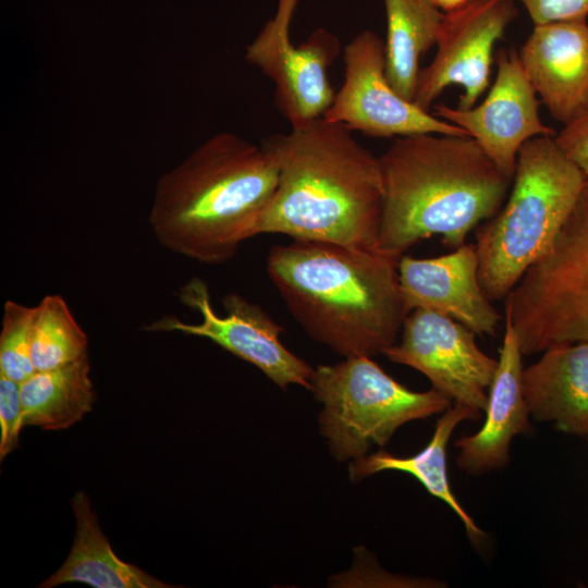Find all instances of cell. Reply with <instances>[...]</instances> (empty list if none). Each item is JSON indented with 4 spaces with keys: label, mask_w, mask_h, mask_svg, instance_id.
<instances>
[{
    "label": "cell",
    "mask_w": 588,
    "mask_h": 588,
    "mask_svg": "<svg viewBox=\"0 0 588 588\" xmlns=\"http://www.w3.org/2000/svg\"><path fill=\"white\" fill-rule=\"evenodd\" d=\"M534 25L586 19L588 0H519Z\"/></svg>",
    "instance_id": "obj_25"
},
{
    "label": "cell",
    "mask_w": 588,
    "mask_h": 588,
    "mask_svg": "<svg viewBox=\"0 0 588 588\" xmlns=\"http://www.w3.org/2000/svg\"><path fill=\"white\" fill-rule=\"evenodd\" d=\"M87 334L61 295L48 294L34 306L30 352L36 371L71 364L87 355Z\"/></svg>",
    "instance_id": "obj_22"
},
{
    "label": "cell",
    "mask_w": 588,
    "mask_h": 588,
    "mask_svg": "<svg viewBox=\"0 0 588 588\" xmlns=\"http://www.w3.org/2000/svg\"><path fill=\"white\" fill-rule=\"evenodd\" d=\"M523 352L517 334L504 318V334L498 366L488 391L486 417L474 434L455 441L457 467L466 474L481 475L503 467L509 461L513 439L529 428L522 372Z\"/></svg>",
    "instance_id": "obj_16"
},
{
    "label": "cell",
    "mask_w": 588,
    "mask_h": 588,
    "mask_svg": "<svg viewBox=\"0 0 588 588\" xmlns=\"http://www.w3.org/2000/svg\"><path fill=\"white\" fill-rule=\"evenodd\" d=\"M523 368L522 385L530 416L559 430L588 436V342L563 343Z\"/></svg>",
    "instance_id": "obj_17"
},
{
    "label": "cell",
    "mask_w": 588,
    "mask_h": 588,
    "mask_svg": "<svg viewBox=\"0 0 588 588\" xmlns=\"http://www.w3.org/2000/svg\"><path fill=\"white\" fill-rule=\"evenodd\" d=\"M344 82L323 118L372 137L420 133L468 136L467 133L403 98L385 72V45L364 30L344 48Z\"/></svg>",
    "instance_id": "obj_9"
},
{
    "label": "cell",
    "mask_w": 588,
    "mask_h": 588,
    "mask_svg": "<svg viewBox=\"0 0 588 588\" xmlns=\"http://www.w3.org/2000/svg\"><path fill=\"white\" fill-rule=\"evenodd\" d=\"M481 412L453 403L436 424L430 441L417 454L401 457L383 450L365 455L350 464L351 480H359L384 470H396L414 476L434 498L444 502L460 518L465 530L475 543H480L486 534L452 492L448 469L446 449L455 428L465 420H476Z\"/></svg>",
    "instance_id": "obj_18"
},
{
    "label": "cell",
    "mask_w": 588,
    "mask_h": 588,
    "mask_svg": "<svg viewBox=\"0 0 588 588\" xmlns=\"http://www.w3.org/2000/svg\"><path fill=\"white\" fill-rule=\"evenodd\" d=\"M518 56L554 120L565 125L588 113L586 19L535 25Z\"/></svg>",
    "instance_id": "obj_15"
},
{
    "label": "cell",
    "mask_w": 588,
    "mask_h": 588,
    "mask_svg": "<svg viewBox=\"0 0 588 588\" xmlns=\"http://www.w3.org/2000/svg\"><path fill=\"white\" fill-rule=\"evenodd\" d=\"M434 1L440 9H442L444 12H448L463 5L468 0H434Z\"/></svg>",
    "instance_id": "obj_27"
},
{
    "label": "cell",
    "mask_w": 588,
    "mask_h": 588,
    "mask_svg": "<svg viewBox=\"0 0 588 588\" xmlns=\"http://www.w3.org/2000/svg\"><path fill=\"white\" fill-rule=\"evenodd\" d=\"M179 298L199 314L197 323L166 316L146 326L145 330L206 338L256 366L281 389L296 384L311 391L314 369L284 346L280 340L283 328L259 305L230 293L222 299L224 315H219L212 307L207 283L197 277L179 290Z\"/></svg>",
    "instance_id": "obj_8"
},
{
    "label": "cell",
    "mask_w": 588,
    "mask_h": 588,
    "mask_svg": "<svg viewBox=\"0 0 588 588\" xmlns=\"http://www.w3.org/2000/svg\"><path fill=\"white\" fill-rule=\"evenodd\" d=\"M34 306L8 299L3 305L0 333V375L22 383L36 372L32 360L30 333Z\"/></svg>",
    "instance_id": "obj_23"
},
{
    "label": "cell",
    "mask_w": 588,
    "mask_h": 588,
    "mask_svg": "<svg viewBox=\"0 0 588 588\" xmlns=\"http://www.w3.org/2000/svg\"><path fill=\"white\" fill-rule=\"evenodd\" d=\"M475 335L449 316L418 308L406 316L399 342L382 354L422 373L453 403L482 413L498 358L480 350Z\"/></svg>",
    "instance_id": "obj_10"
},
{
    "label": "cell",
    "mask_w": 588,
    "mask_h": 588,
    "mask_svg": "<svg viewBox=\"0 0 588 588\" xmlns=\"http://www.w3.org/2000/svg\"><path fill=\"white\" fill-rule=\"evenodd\" d=\"M585 185L554 136L522 146L504 204L476 230L479 279L492 302L505 299L550 249Z\"/></svg>",
    "instance_id": "obj_5"
},
{
    "label": "cell",
    "mask_w": 588,
    "mask_h": 588,
    "mask_svg": "<svg viewBox=\"0 0 588 588\" xmlns=\"http://www.w3.org/2000/svg\"><path fill=\"white\" fill-rule=\"evenodd\" d=\"M383 200L380 249L395 255L439 236L455 249L493 217L511 188L507 176L469 136L396 137L379 157Z\"/></svg>",
    "instance_id": "obj_3"
},
{
    "label": "cell",
    "mask_w": 588,
    "mask_h": 588,
    "mask_svg": "<svg viewBox=\"0 0 588 588\" xmlns=\"http://www.w3.org/2000/svg\"><path fill=\"white\" fill-rule=\"evenodd\" d=\"M323 117L266 137L279 170L258 234L378 249L383 200L379 157Z\"/></svg>",
    "instance_id": "obj_1"
},
{
    "label": "cell",
    "mask_w": 588,
    "mask_h": 588,
    "mask_svg": "<svg viewBox=\"0 0 588 588\" xmlns=\"http://www.w3.org/2000/svg\"><path fill=\"white\" fill-rule=\"evenodd\" d=\"M524 355L588 342V183L550 249L504 299Z\"/></svg>",
    "instance_id": "obj_7"
},
{
    "label": "cell",
    "mask_w": 588,
    "mask_h": 588,
    "mask_svg": "<svg viewBox=\"0 0 588 588\" xmlns=\"http://www.w3.org/2000/svg\"><path fill=\"white\" fill-rule=\"evenodd\" d=\"M587 438H588V436H587Z\"/></svg>",
    "instance_id": "obj_28"
},
{
    "label": "cell",
    "mask_w": 588,
    "mask_h": 588,
    "mask_svg": "<svg viewBox=\"0 0 588 588\" xmlns=\"http://www.w3.org/2000/svg\"><path fill=\"white\" fill-rule=\"evenodd\" d=\"M400 258L380 248L292 240L270 248L266 270L311 339L344 357H371L396 342L408 315Z\"/></svg>",
    "instance_id": "obj_2"
},
{
    "label": "cell",
    "mask_w": 588,
    "mask_h": 588,
    "mask_svg": "<svg viewBox=\"0 0 588 588\" xmlns=\"http://www.w3.org/2000/svg\"><path fill=\"white\" fill-rule=\"evenodd\" d=\"M298 0H279L275 15L247 46L246 59L274 84L275 103L297 125L323 117L335 93L328 70L339 54V39L318 28L303 44L290 39V23Z\"/></svg>",
    "instance_id": "obj_11"
},
{
    "label": "cell",
    "mask_w": 588,
    "mask_h": 588,
    "mask_svg": "<svg viewBox=\"0 0 588 588\" xmlns=\"http://www.w3.org/2000/svg\"><path fill=\"white\" fill-rule=\"evenodd\" d=\"M475 243L432 258L402 255L399 281L405 306L428 309L453 318L476 334L493 335L501 315L479 279Z\"/></svg>",
    "instance_id": "obj_14"
},
{
    "label": "cell",
    "mask_w": 588,
    "mask_h": 588,
    "mask_svg": "<svg viewBox=\"0 0 588 588\" xmlns=\"http://www.w3.org/2000/svg\"><path fill=\"white\" fill-rule=\"evenodd\" d=\"M278 180L277 163L261 145L218 133L159 179L149 225L170 252L204 265L224 264L257 235Z\"/></svg>",
    "instance_id": "obj_4"
},
{
    "label": "cell",
    "mask_w": 588,
    "mask_h": 588,
    "mask_svg": "<svg viewBox=\"0 0 588 588\" xmlns=\"http://www.w3.org/2000/svg\"><path fill=\"white\" fill-rule=\"evenodd\" d=\"M554 138L588 183V113L565 124Z\"/></svg>",
    "instance_id": "obj_26"
},
{
    "label": "cell",
    "mask_w": 588,
    "mask_h": 588,
    "mask_svg": "<svg viewBox=\"0 0 588 588\" xmlns=\"http://www.w3.org/2000/svg\"><path fill=\"white\" fill-rule=\"evenodd\" d=\"M24 427L21 383L0 375V460L19 445Z\"/></svg>",
    "instance_id": "obj_24"
},
{
    "label": "cell",
    "mask_w": 588,
    "mask_h": 588,
    "mask_svg": "<svg viewBox=\"0 0 588 588\" xmlns=\"http://www.w3.org/2000/svg\"><path fill=\"white\" fill-rule=\"evenodd\" d=\"M385 72L392 87L413 101L421 56L437 44L444 13L434 0H384Z\"/></svg>",
    "instance_id": "obj_21"
},
{
    "label": "cell",
    "mask_w": 588,
    "mask_h": 588,
    "mask_svg": "<svg viewBox=\"0 0 588 588\" xmlns=\"http://www.w3.org/2000/svg\"><path fill=\"white\" fill-rule=\"evenodd\" d=\"M517 13L513 0H468L444 12L437 53L419 71L413 101L429 111L448 86L460 85L457 107L473 108L489 86L495 42Z\"/></svg>",
    "instance_id": "obj_12"
},
{
    "label": "cell",
    "mask_w": 588,
    "mask_h": 588,
    "mask_svg": "<svg viewBox=\"0 0 588 588\" xmlns=\"http://www.w3.org/2000/svg\"><path fill=\"white\" fill-rule=\"evenodd\" d=\"M72 509L76 530L71 551L61 567L38 587L51 588L68 583H83L95 588L172 587L115 555L85 492L78 491L73 497Z\"/></svg>",
    "instance_id": "obj_19"
},
{
    "label": "cell",
    "mask_w": 588,
    "mask_h": 588,
    "mask_svg": "<svg viewBox=\"0 0 588 588\" xmlns=\"http://www.w3.org/2000/svg\"><path fill=\"white\" fill-rule=\"evenodd\" d=\"M23 422L44 430L66 429L93 408L88 355L65 366L36 371L21 383Z\"/></svg>",
    "instance_id": "obj_20"
},
{
    "label": "cell",
    "mask_w": 588,
    "mask_h": 588,
    "mask_svg": "<svg viewBox=\"0 0 588 588\" xmlns=\"http://www.w3.org/2000/svg\"><path fill=\"white\" fill-rule=\"evenodd\" d=\"M311 391L322 404L320 433L339 462L358 460L373 444L384 446L404 424L441 414L453 404L432 388L425 392L407 389L370 356L319 365Z\"/></svg>",
    "instance_id": "obj_6"
},
{
    "label": "cell",
    "mask_w": 588,
    "mask_h": 588,
    "mask_svg": "<svg viewBox=\"0 0 588 588\" xmlns=\"http://www.w3.org/2000/svg\"><path fill=\"white\" fill-rule=\"evenodd\" d=\"M495 62L494 82L480 105L461 109L439 103L434 114L463 128L513 179L522 146L538 136H555L556 132L540 119L537 93L518 51L502 48Z\"/></svg>",
    "instance_id": "obj_13"
}]
</instances>
